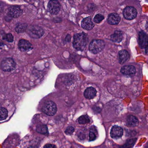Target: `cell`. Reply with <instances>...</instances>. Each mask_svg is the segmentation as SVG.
Returning <instances> with one entry per match:
<instances>
[{"label":"cell","mask_w":148,"mask_h":148,"mask_svg":"<svg viewBox=\"0 0 148 148\" xmlns=\"http://www.w3.org/2000/svg\"><path fill=\"white\" fill-rule=\"evenodd\" d=\"M88 41V37L84 33L76 34L74 36V47L77 50H83L86 47Z\"/></svg>","instance_id":"1"},{"label":"cell","mask_w":148,"mask_h":148,"mask_svg":"<svg viewBox=\"0 0 148 148\" xmlns=\"http://www.w3.org/2000/svg\"><path fill=\"white\" fill-rule=\"evenodd\" d=\"M105 47L104 41L101 40H94L90 42L89 46L90 51L96 54L101 51Z\"/></svg>","instance_id":"2"},{"label":"cell","mask_w":148,"mask_h":148,"mask_svg":"<svg viewBox=\"0 0 148 148\" xmlns=\"http://www.w3.org/2000/svg\"><path fill=\"white\" fill-rule=\"evenodd\" d=\"M42 111L49 116H53L56 114L57 107L54 103L49 101L45 103L42 109Z\"/></svg>","instance_id":"3"},{"label":"cell","mask_w":148,"mask_h":148,"mask_svg":"<svg viewBox=\"0 0 148 148\" xmlns=\"http://www.w3.org/2000/svg\"><path fill=\"white\" fill-rule=\"evenodd\" d=\"M15 67V63L13 59L7 58L2 61L1 63V68L5 72H10Z\"/></svg>","instance_id":"4"},{"label":"cell","mask_w":148,"mask_h":148,"mask_svg":"<svg viewBox=\"0 0 148 148\" xmlns=\"http://www.w3.org/2000/svg\"><path fill=\"white\" fill-rule=\"evenodd\" d=\"M123 16L126 19L131 20L134 19L137 16V11L133 7H127L124 9Z\"/></svg>","instance_id":"5"},{"label":"cell","mask_w":148,"mask_h":148,"mask_svg":"<svg viewBox=\"0 0 148 148\" xmlns=\"http://www.w3.org/2000/svg\"><path fill=\"white\" fill-rule=\"evenodd\" d=\"M60 9V3L57 0H51L49 2L48 9L51 14H56L59 13Z\"/></svg>","instance_id":"6"},{"label":"cell","mask_w":148,"mask_h":148,"mask_svg":"<svg viewBox=\"0 0 148 148\" xmlns=\"http://www.w3.org/2000/svg\"><path fill=\"white\" fill-rule=\"evenodd\" d=\"M29 34L33 38H39L43 35L44 31L42 28L38 26H33L29 30Z\"/></svg>","instance_id":"7"},{"label":"cell","mask_w":148,"mask_h":148,"mask_svg":"<svg viewBox=\"0 0 148 148\" xmlns=\"http://www.w3.org/2000/svg\"><path fill=\"white\" fill-rule=\"evenodd\" d=\"M139 43L142 48L146 49L148 47V35L143 31L139 34Z\"/></svg>","instance_id":"8"},{"label":"cell","mask_w":148,"mask_h":148,"mask_svg":"<svg viewBox=\"0 0 148 148\" xmlns=\"http://www.w3.org/2000/svg\"><path fill=\"white\" fill-rule=\"evenodd\" d=\"M123 134V130L121 127L117 126H114L110 131V136L113 138H119Z\"/></svg>","instance_id":"9"},{"label":"cell","mask_w":148,"mask_h":148,"mask_svg":"<svg viewBox=\"0 0 148 148\" xmlns=\"http://www.w3.org/2000/svg\"><path fill=\"white\" fill-rule=\"evenodd\" d=\"M122 74L125 75L132 76L135 74L136 72V70L134 66L131 65L123 66L121 70Z\"/></svg>","instance_id":"10"},{"label":"cell","mask_w":148,"mask_h":148,"mask_svg":"<svg viewBox=\"0 0 148 148\" xmlns=\"http://www.w3.org/2000/svg\"><path fill=\"white\" fill-rule=\"evenodd\" d=\"M95 25L92 22L90 17H86L83 20L82 22V27L86 30H90L94 28Z\"/></svg>","instance_id":"11"},{"label":"cell","mask_w":148,"mask_h":148,"mask_svg":"<svg viewBox=\"0 0 148 148\" xmlns=\"http://www.w3.org/2000/svg\"><path fill=\"white\" fill-rule=\"evenodd\" d=\"M121 21L120 16L116 13H112L109 15L108 22L111 25H116L118 24Z\"/></svg>","instance_id":"12"},{"label":"cell","mask_w":148,"mask_h":148,"mask_svg":"<svg viewBox=\"0 0 148 148\" xmlns=\"http://www.w3.org/2000/svg\"><path fill=\"white\" fill-rule=\"evenodd\" d=\"M18 46L19 49L23 51H28L32 48L31 43L28 41L23 39L19 41Z\"/></svg>","instance_id":"13"},{"label":"cell","mask_w":148,"mask_h":148,"mask_svg":"<svg viewBox=\"0 0 148 148\" xmlns=\"http://www.w3.org/2000/svg\"><path fill=\"white\" fill-rule=\"evenodd\" d=\"M22 13L21 10L17 6H12L9 9V14L12 17H18L21 15Z\"/></svg>","instance_id":"14"},{"label":"cell","mask_w":148,"mask_h":148,"mask_svg":"<svg viewBox=\"0 0 148 148\" xmlns=\"http://www.w3.org/2000/svg\"><path fill=\"white\" fill-rule=\"evenodd\" d=\"M96 90L92 87H90L85 89L84 92V96L88 100L93 99L96 95Z\"/></svg>","instance_id":"15"},{"label":"cell","mask_w":148,"mask_h":148,"mask_svg":"<svg viewBox=\"0 0 148 148\" xmlns=\"http://www.w3.org/2000/svg\"><path fill=\"white\" fill-rule=\"evenodd\" d=\"M119 61L121 64H123L129 59L128 52L126 50H122L119 53Z\"/></svg>","instance_id":"16"},{"label":"cell","mask_w":148,"mask_h":148,"mask_svg":"<svg viewBox=\"0 0 148 148\" xmlns=\"http://www.w3.org/2000/svg\"><path fill=\"white\" fill-rule=\"evenodd\" d=\"M123 36V33L121 31L116 30L111 36V40L115 42H120L122 40Z\"/></svg>","instance_id":"17"},{"label":"cell","mask_w":148,"mask_h":148,"mask_svg":"<svg viewBox=\"0 0 148 148\" xmlns=\"http://www.w3.org/2000/svg\"><path fill=\"white\" fill-rule=\"evenodd\" d=\"M127 122L128 123L129 125L133 127H135L137 126L139 123L138 119L136 117L134 116H129L127 118Z\"/></svg>","instance_id":"18"},{"label":"cell","mask_w":148,"mask_h":148,"mask_svg":"<svg viewBox=\"0 0 148 148\" xmlns=\"http://www.w3.org/2000/svg\"><path fill=\"white\" fill-rule=\"evenodd\" d=\"M27 24L23 23H19L16 27L15 30L17 33H23L26 30Z\"/></svg>","instance_id":"19"},{"label":"cell","mask_w":148,"mask_h":148,"mask_svg":"<svg viewBox=\"0 0 148 148\" xmlns=\"http://www.w3.org/2000/svg\"><path fill=\"white\" fill-rule=\"evenodd\" d=\"M8 110L4 108H0V120H3L8 117Z\"/></svg>","instance_id":"20"},{"label":"cell","mask_w":148,"mask_h":148,"mask_svg":"<svg viewBox=\"0 0 148 148\" xmlns=\"http://www.w3.org/2000/svg\"><path fill=\"white\" fill-rule=\"evenodd\" d=\"M90 122L89 118L86 115L82 116L78 119V123L81 124H87L89 123Z\"/></svg>","instance_id":"21"},{"label":"cell","mask_w":148,"mask_h":148,"mask_svg":"<svg viewBox=\"0 0 148 148\" xmlns=\"http://www.w3.org/2000/svg\"><path fill=\"white\" fill-rule=\"evenodd\" d=\"M36 131L40 134H45L48 131V129L47 126L45 125H40L37 127Z\"/></svg>","instance_id":"22"},{"label":"cell","mask_w":148,"mask_h":148,"mask_svg":"<svg viewBox=\"0 0 148 148\" xmlns=\"http://www.w3.org/2000/svg\"><path fill=\"white\" fill-rule=\"evenodd\" d=\"M103 19H104V17L103 16L100 14H98L95 16L94 21L96 23H101Z\"/></svg>","instance_id":"23"},{"label":"cell","mask_w":148,"mask_h":148,"mask_svg":"<svg viewBox=\"0 0 148 148\" xmlns=\"http://www.w3.org/2000/svg\"><path fill=\"white\" fill-rule=\"evenodd\" d=\"M97 134L95 133V130H93V129L90 130V132L89 135V140L90 141L95 140L97 137Z\"/></svg>","instance_id":"24"},{"label":"cell","mask_w":148,"mask_h":148,"mask_svg":"<svg viewBox=\"0 0 148 148\" xmlns=\"http://www.w3.org/2000/svg\"><path fill=\"white\" fill-rule=\"evenodd\" d=\"M6 39L9 42H12L14 41V37L11 34H8L6 35Z\"/></svg>","instance_id":"25"},{"label":"cell","mask_w":148,"mask_h":148,"mask_svg":"<svg viewBox=\"0 0 148 148\" xmlns=\"http://www.w3.org/2000/svg\"><path fill=\"white\" fill-rule=\"evenodd\" d=\"M74 131L73 127H69L66 129V133L68 135L72 134Z\"/></svg>","instance_id":"26"},{"label":"cell","mask_w":148,"mask_h":148,"mask_svg":"<svg viewBox=\"0 0 148 148\" xmlns=\"http://www.w3.org/2000/svg\"><path fill=\"white\" fill-rule=\"evenodd\" d=\"M44 148H54L56 147L55 146L51 145V144H47L46 146H44Z\"/></svg>","instance_id":"27"},{"label":"cell","mask_w":148,"mask_h":148,"mask_svg":"<svg viewBox=\"0 0 148 148\" xmlns=\"http://www.w3.org/2000/svg\"><path fill=\"white\" fill-rule=\"evenodd\" d=\"M145 50H146V53H147L148 54V47H147V48H146Z\"/></svg>","instance_id":"28"}]
</instances>
